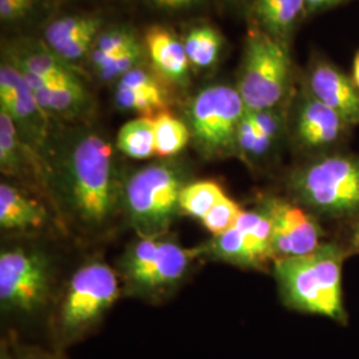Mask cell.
<instances>
[{"instance_id": "obj_21", "label": "cell", "mask_w": 359, "mask_h": 359, "mask_svg": "<svg viewBox=\"0 0 359 359\" xmlns=\"http://www.w3.org/2000/svg\"><path fill=\"white\" fill-rule=\"evenodd\" d=\"M44 219L46 212L36 201L6 182L0 185V226L3 229L39 228Z\"/></svg>"}, {"instance_id": "obj_7", "label": "cell", "mask_w": 359, "mask_h": 359, "mask_svg": "<svg viewBox=\"0 0 359 359\" xmlns=\"http://www.w3.org/2000/svg\"><path fill=\"white\" fill-rule=\"evenodd\" d=\"M351 129L301 83L287 112V132L299 152L311 158L342 151Z\"/></svg>"}, {"instance_id": "obj_20", "label": "cell", "mask_w": 359, "mask_h": 359, "mask_svg": "<svg viewBox=\"0 0 359 359\" xmlns=\"http://www.w3.org/2000/svg\"><path fill=\"white\" fill-rule=\"evenodd\" d=\"M198 250L182 249L172 243H160L151 265L135 285L144 289H157L179 281Z\"/></svg>"}, {"instance_id": "obj_23", "label": "cell", "mask_w": 359, "mask_h": 359, "mask_svg": "<svg viewBox=\"0 0 359 359\" xmlns=\"http://www.w3.org/2000/svg\"><path fill=\"white\" fill-rule=\"evenodd\" d=\"M191 67L208 69L217 65L224 50V38L217 28L198 25L191 28L182 40Z\"/></svg>"}, {"instance_id": "obj_5", "label": "cell", "mask_w": 359, "mask_h": 359, "mask_svg": "<svg viewBox=\"0 0 359 359\" xmlns=\"http://www.w3.org/2000/svg\"><path fill=\"white\" fill-rule=\"evenodd\" d=\"M246 108L240 92L226 84L200 90L189 107V130L206 157L237 154V132Z\"/></svg>"}, {"instance_id": "obj_11", "label": "cell", "mask_w": 359, "mask_h": 359, "mask_svg": "<svg viewBox=\"0 0 359 359\" xmlns=\"http://www.w3.org/2000/svg\"><path fill=\"white\" fill-rule=\"evenodd\" d=\"M213 253L234 265L261 269L274 261L269 216L261 208L244 210L236 226L212 241Z\"/></svg>"}, {"instance_id": "obj_19", "label": "cell", "mask_w": 359, "mask_h": 359, "mask_svg": "<svg viewBox=\"0 0 359 359\" xmlns=\"http://www.w3.org/2000/svg\"><path fill=\"white\" fill-rule=\"evenodd\" d=\"M249 13L252 26L287 46L309 16L305 0H252Z\"/></svg>"}, {"instance_id": "obj_9", "label": "cell", "mask_w": 359, "mask_h": 359, "mask_svg": "<svg viewBox=\"0 0 359 359\" xmlns=\"http://www.w3.org/2000/svg\"><path fill=\"white\" fill-rule=\"evenodd\" d=\"M50 290V271L43 256L20 249L0 256V301L3 308L34 311Z\"/></svg>"}, {"instance_id": "obj_2", "label": "cell", "mask_w": 359, "mask_h": 359, "mask_svg": "<svg viewBox=\"0 0 359 359\" xmlns=\"http://www.w3.org/2000/svg\"><path fill=\"white\" fill-rule=\"evenodd\" d=\"M295 203L325 221L359 217V154L345 151L306 158L289 177Z\"/></svg>"}, {"instance_id": "obj_32", "label": "cell", "mask_w": 359, "mask_h": 359, "mask_svg": "<svg viewBox=\"0 0 359 359\" xmlns=\"http://www.w3.org/2000/svg\"><path fill=\"white\" fill-rule=\"evenodd\" d=\"M156 7L167 11H185L197 7L203 0H151Z\"/></svg>"}, {"instance_id": "obj_38", "label": "cell", "mask_w": 359, "mask_h": 359, "mask_svg": "<svg viewBox=\"0 0 359 359\" xmlns=\"http://www.w3.org/2000/svg\"><path fill=\"white\" fill-rule=\"evenodd\" d=\"M1 359H10V355H8V353L3 351V353H1Z\"/></svg>"}, {"instance_id": "obj_12", "label": "cell", "mask_w": 359, "mask_h": 359, "mask_svg": "<svg viewBox=\"0 0 359 359\" xmlns=\"http://www.w3.org/2000/svg\"><path fill=\"white\" fill-rule=\"evenodd\" d=\"M302 86L351 128L359 126V88L353 77L321 55L310 60Z\"/></svg>"}, {"instance_id": "obj_28", "label": "cell", "mask_w": 359, "mask_h": 359, "mask_svg": "<svg viewBox=\"0 0 359 359\" xmlns=\"http://www.w3.org/2000/svg\"><path fill=\"white\" fill-rule=\"evenodd\" d=\"M25 145L15 121L0 111V165L6 173L16 172L22 163Z\"/></svg>"}, {"instance_id": "obj_37", "label": "cell", "mask_w": 359, "mask_h": 359, "mask_svg": "<svg viewBox=\"0 0 359 359\" xmlns=\"http://www.w3.org/2000/svg\"><path fill=\"white\" fill-rule=\"evenodd\" d=\"M231 3H236V4H250L252 0H229Z\"/></svg>"}, {"instance_id": "obj_27", "label": "cell", "mask_w": 359, "mask_h": 359, "mask_svg": "<svg viewBox=\"0 0 359 359\" xmlns=\"http://www.w3.org/2000/svg\"><path fill=\"white\" fill-rule=\"evenodd\" d=\"M225 196L215 181H196L182 188L180 194V209L192 217L203 218Z\"/></svg>"}, {"instance_id": "obj_14", "label": "cell", "mask_w": 359, "mask_h": 359, "mask_svg": "<svg viewBox=\"0 0 359 359\" xmlns=\"http://www.w3.org/2000/svg\"><path fill=\"white\" fill-rule=\"evenodd\" d=\"M289 104L268 111H246L237 132V154L249 161L274 154L287 130Z\"/></svg>"}, {"instance_id": "obj_31", "label": "cell", "mask_w": 359, "mask_h": 359, "mask_svg": "<svg viewBox=\"0 0 359 359\" xmlns=\"http://www.w3.org/2000/svg\"><path fill=\"white\" fill-rule=\"evenodd\" d=\"M39 0H0V20L3 25H13L23 20Z\"/></svg>"}, {"instance_id": "obj_22", "label": "cell", "mask_w": 359, "mask_h": 359, "mask_svg": "<svg viewBox=\"0 0 359 359\" xmlns=\"http://www.w3.org/2000/svg\"><path fill=\"white\" fill-rule=\"evenodd\" d=\"M31 90L48 115H75L83 111L90 100V93L80 77Z\"/></svg>"}, {"instance_id": "obj_10", "label": "cell", "mask_w": 359, "mask_h": 359, "mask_svg": "<svg viewBox=\"0 0 359 359\" xmlns=\"http://www.w3.org/2000/svg\"><path fill=\"white\" fill-rule=\"evenodd\" d=\"M271 224L274 259L305 256L325 243L321 219L298 203L271 197L261 206Z\"/></svg>"}, {"instance_id": "obj_33", "label": "cell", "mask_w": 359, "mask_h": 359, "mask_svg": "<svg viewBox=\"0 0 359 359\" xmlns=\"http://www.w3.org/2000/svg\"><path fill=\"white\" fill-rule=\"evenodd\" d=\"M346 240L342 243L350 257L359 255V217L348 224Z\"/></svg>"}, {"instance_id": "obj_24", "label": "cell", "mask_w": 359, "mask_h": 359, "mask_svg": "<svg viewBox=\"0 0 359 359\" xmlns=\"http://www.w3.org/2000/svg\"><path fill=\"white\" fill-rule=\"evenodd\" d=\"M116 147L135 160H145L156 154L154 117L140 116L129 120L117 133Z\"/></svg>"}, {"instance_id": "obj_1", "label": "cell", "mask_w": 359, "mask_h": 359, "mask_svg": "<svg viewBox=\"0 0 359 359\" xmlns=\"http://www.w3.org/2000/svg\"><path fill=\"white\" fill-rule=\"evenodd\" d=\"M350 255L339 241H325L305 256L273 261V271L283 304L292 310L348 323L342 269Z\"/></svg>"}, {"instance_id": "obj_8", "label": "cell", "mask_w": 359, "mask_h": 359, "mask_svg": "<svg viewBox=\"0 0 359 359\" xmlns=\"http://www.w3.org/2000/svg\"><path fill=\"white\" fill-rule=\"evenodd\" d=\"M118 283L115 271L96 262L77 270L72 277L62 308L65 332L81 330L96 321L115 302Z\"/></svg>"}, {"instance_id": "obj_29", "label": "cell", "mask_w": 359, "mask_h": 359, "mask_svg": "<svg viewBox=\"0 0 359 359\" xmlns=\"http://www.w3.org/2000/svg\"><path fill=\"white\" fill-rule=\"evenodd\" d=\"M244 210L241 206L225 194L201 221L208 231H210L215 237H218L236 226Z\"/></svg>"}, {"instance_id": "obj_34", "label": "cell", "mask_w": 359, "mask_h": 359, "mask_svg": "<svg viewBox=\"0 0 359 359\" xmlns=\"http://www.w3.org/2000/svg\"><path fill=\"white\" fill-rule=\"evenodd\" d=\"M305 1H306V7H308V15L310 16L314 13L327 11L335 6L346 3L348 0H305Z\"/></svg>"}, {"instance_id": "obj_26", "label": "cell", "mask_w": 359, "mask_h": 359, "mask_svg": "<svg viewBox=\"0 0 359 359\" xmlns=\"http://www.w3.org/2000/svg\"><path fill=\"white\" fill-rule=\"evenodd\" d=\"M156 154L172 157L180 154L191 140V130L176 116L161 112L154 117Z\"/></svg>"}, {"instance_id": "obj_16", "label": "cell", "mask_w": 359, "mask_h": 359, "mask_svg": "<svg viewBox=\"0 0 359 359\" xmlns=\"http://www.w3.org/2000/svg\"><path fill=\"white\" fill-rule=\"evenodd\" d=\"M6 57L19 68L31 88L79 77L74 65L60 59L44 41L22 40L7 50Z\"/></svg>"}, {"instance_id": "obj_3", "label": "cell", "mask_w": 359, "mask_h": 359, "mask_svg": "<svg viewBox=\"0 0 359 359\" xmlns=\"http://www.w3.org/2000/svg\"><path fill=\"white\" fill-rule=\"evenodd\" d=\"M290 46L249 27L236 88L246 111H268L290 103L294 96Z\"/></svg>"}, {"instance_id": "obj_17", "label": "cell", "mask_w": 359, "mask_h": 359, "mask_svg": "<svg viewBox=\"0 0 359 359\" xmlns=\"http://www.w3.org/2000/svg\"><path fill=\"white\" fill-rule=\"evenodd\" d=\"M115 102L123 111L152 117L164 112L167 92L157 77L136 67L116 81Z\"/></svg>"}, {"instance_id": "obj_13", "label": "cell", "mask_w": 359, "mask_h": 359, "mask_svg": "<svg viewBox=\"0 0 359 359\" xmlns=\"http://www.w3.org/2000/svg\"><path fill=\"white\" fill-rule=\"evenodd\" d=\"M0 105L15 121L16 127L25 130L36 144L44 142L48 129V114L40 107L26 77L7 57L0 65Z\"/></svg>"}, {"instance_id": "obj_30", "label": "cell", "mask_w": 359, "mask_h": 359, "mask_svg": "<svg viewBox=\"0 0 359 359\" xmlns=\"http://www.w3.org/2000/svg\"><path fill=\"white\" fill-rule=\"evenodd\" d=\"M142 44L137 43L132 46L127 51L118 55L114 62H111L104 69H102L97 76L103 81H117L123 75H126L130 69L140 67L142 60Z\"/></svg>"}, {"instance_id": "obj_25", "label": "cell", "mask_w": 359, "mask_h": 359, "mask_svg": "<svg viewBox=\"0 0 359 359\" xmlns=\"http://www.w3.org/2000/svg\"><path fill=\"white\" fill-rule=\"evenodd\" d=\"M137 43L139 40L129 27L115 26L103 29L95 40L88 56L95 74L97 75L118 55Z\"/></svg>"}, {"instance_id": "obj_35", "label": "cell", "mask_w": 359, "mask_h": 359, "mask_svg": "<svg viewBox=\"0 0 359 359\" xmlns=\"http://www.w3.org/2000/svg\"><path fill=\"white\" fill-rule=\"evenodd\" d=\"M351 77H353L354 83L357 84V87L359 88V51L355 53V56H354V60H353Z\"/></svg>"}, {"instance_id": "obj_6", "label": "cell", "mask_w": 359, "mask_h": 359, "mask_svg": "<svg viewBox=\"0 0 359 359\" xmlns=\"http://www.w3.org/2000/svg\"><path fill=\"white\" fill-rule=\"evenodd\" d=\"M184 187L179 169L168 164L136 172L126 188L129 216L136 229L145 236L165 231L180 208Z\"/></svg>"}, {"instance_id": "obj_36", "label": "cell", "mask_w": 359, "mask_h": 359, "mask_svg": "<svg viewBox=\"0 0 359 359\" xmlns=\"http://www.w3.org/2000/svg\"><path fill=\"white\" fill-rule=\"evenodd\" d=\"M25 359H59L57 357L53 355H48V354H35V355H29Z\"/></svg>"}, {"instance_id": "obj_15", "label": "cell", "mask_w": 359, "mask_h": 359, "mask_svg": "<svg viewBox=\"0 0 359 359\" xmlns=\"http://www.w3.org/2000/svg\"><path fill=\"white\" fill-rule=\"evenodd\" d=\"M103 31V19L93 15H67L43 31V41L68 65L90 56L93 43Z\"/></svg>"}, {"instance_id": "obj_4", "label": "cell", "mask_w": 359, "mask_h": 359, "mask_svg": "<svg viewBox=\"0 0 359 359\" xmlns=\"http://www.w3.org/2000/svg\"><path fill=\"white\" fill-rule=\"evenodd\" d=\"M71 203L80 219L102 225L116 205L112 147L93 132L80 135L67 160Z\"/></svg>"}, {"instance_id": "obj_18", "label": "cell", "mask_w": 359, "mask_h": 359, "mask_svg": "<svg viewBox=\"0 0 359 359\" xmlns=\"http://www.w3.org/2000/svg\"><path fill=\"white\" fill-rule=\"evenodd\" d=\"M145 52L154 69L170 83L185 86L191 63L184 41L165 27H151L144 36Z\"/></svg>"}]
</instances>
